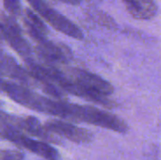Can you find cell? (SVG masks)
Here are the masks:
<instances>
[{"label": "cell", "mask_w": 161, "mask_h": 160, "mask_svg": "<svg viewBox=\"0 0 161 160\" xmlns=\"http://www.w3.org/2000/svg\"><path fill=\"white\" fill-rule=\"evenodd\" d=\"M15 121H16V116L15 115H10L8 112H6L2 108V105L0 103V124L14 126Z\"/></svg>", "instance_id": "obj_14"}, {"label": "cell", "mask_w": 161, "mask_h": 160, "mask_svg": "<svg viewBox=\"0 0 161 160\" xmlns=\"http://www.w3.org/2000/svg\"><path fill=\"white\" fill-rule=\"evenodd\" d=\"M44 125L55 135L65 138L75 143H89L93 139V135L91 131L79 127L70 122H64L62 120H49Z\"/></svg>", "instance_id": "obj_7"}, {"label": "cell", "mask_w": 161, "mask_h": 160, "mask_svg": "<svg viewBox=\"0 0 161 160\" xmlns=\"http://www.w3.org/2000/svg\"><path fill=\"white\" fill-rule=\"evenodd\" d=\"M5 36H4V31H3V28L0 25V46H2L5 42Z\"/></svg>", "instance_id": "obj_15"}, {"label": "cell", "mask_w": 161, "mask_h": 160, "mask_svg": "<svg viewBox=\"0 0 161 160\" xmlns=\"http://www.w3.org/2000/svg\"><path fill=\"white\" fill-rule=\"evenodd\" d=\"M0 25L4 31L5 41L9 46L25 60L33 58L31 45L25 39L22 28L14 18L5 13H0Z\"/></svg>", "instance_id": "obj_4"}, {"label": "cell", "mask_w": 161, "mask_h": 160, "mask_svg": "<svg viewBox=\"0 0 161 160\" xmlns=\"http://www.w3.org/2000/svg\"><path fill=\"white\" fill-rule=\"evenodd\" d=\"M4 76L9 77L14 82L29 89L31 87L37 88V83L28 71L20 66L11 56L0 49V77Z\"/></svg>", "instance_id": "obj_8"}, {"label": "cell", "mask_w": 161, "mask_h": 160, "mask_svg": "<svg viewBox=\"0 0 161 160\" xmlns=\"http://www.w3.org/2000/svg\"><path fill=\"white\" fill-rule=\"evenodd\" d=\"M15 128L26 133L33 137H37L40 141H45L50 144H59L62 143L58 136L50 132L45 125L42 124L41 122L34 116H17L15 122Z\"/></svg>", "instance_id": "obj_9"}, {"label": "cell", "mask_w": 161, "mask_h": 160, "mask_svg": "<svg viewBox=\"0 0 161 160\" xmlns=\"http://www.w3.org/2000/svg\"><path fill=\"white\" fill-rule=\"evenodd\" d=\"M5 9L13 16H17L21 14L22 7L20 0H3Z\"/></svg>", "instance_id": "obj_12"}, {"label": "cell", "mask_w": 161, "mask_h": 160, "mask_svg": "<svg viewBox=\"0 0 161 160\" xmlns=\"http://www.w3.org/2000/svg\"><path fill=\"white\" fill-rule=\"evenodd\" d=\"M0 160H25V155L18 150H0Z\"/></svg>", "instance_id": "obj_13"}, {"label": "cell", "mask_w": 161, "mask_h": 160, "mask_svg": "<svg viewBox=\"0 0 161 160\" xmlns=\"http://www.w3.org/2000/svg\"><path fill=\"white\" fill-rule=\"evenodd\" d=\"M36 51L40 58L48 64H66L73 58L70 47L62 42H55L42 38L36 41Z\"/></svg>", "instance_id": "obj_6"}, {"label": "cell", "mask_w": 161, "mask_h": 160, "mask_svg": "<svg viewBox=\"0 0 161 160\" xmlns=\"http://www.w3.org/2000/svg\"><path fill=\"white\" fill-rule=\"evenodd\" d=\"M65 74L79 86L108 97L112 94L113 86L101 76L78 68H69L63 71Z\"/></svg>", "instance_id": "obj_5"}, {"label": "cell", "mask_w": 161, "mask_h": 160, "mask_svg": "<svg viewBox=\"0 0 161 160\" xmlns=\"http://www.w3.org/2000/svg\"><path fill=\"white\" fill-rule=\"evenodd\" d=\"M128 12L136 19L148 20L153 18L158 11L153 0H124Z\"/></svg>", "instance_id": "obj_10"}, {"label": "cell", "mask_w": 161, "mask_h": 160, "mask_svg": "<svg viewBox=\"0 0 161 160\" xmlns=\"http://www.w3.org/2000/svg\"><path fill=\"white\" fill-rule=\"evenodd\" d=\"M24 23L25 27H29L45 37L48 34V28L46 27L44 23L39 18V16L35 12L28 8H25Z\"/></svg>", "instance_id": "obj_11"}, {"label": "cell", "mask_w": 161, "mask_h": 160, "mask_svg": "<svg viewBox=\"0 0 161 160\" xmlns=\"http://www.w3.org/2000/svg\"><path fill=\"white\" fill-rule=\"evenodd\" d=\"M32 8L56 30L75 40H83L84 35L80 28L70 19L58 10L49 7L44 0H26Z\"/></svg>", "instance_id": "obj_3"}, {"label": "cell", "mask_w": 161, "mask_h": 160, "mask_svg": "<svg viewBox=\"0 0 161 160\" xmlns=\"http://www.w3.org/2000/svg\"><path fill=\"white\" fill-rule=\"evenodd\" d=\"M59 119L75 123H86L118 133L127 131V124L119 117L91 106L73 104L65 100L60 101Z\"/></svg>", "instance_id": "obj_1"}, {"label": "cell", "mask_w": 161, "mask_h": 160, "mask_svg": "<svg viewBox=\"0 0 161 160\" xmlns=\"http://www.w3.org/2000/svg\"><path fill=\"white\" fill-rule=\"evenodd\" d=\"M0 93L25 108L52 115L55 100L42 96L24 85L0 77Z\"/></svg>", "instance_id": "obj_2"}, {"label": "cell", "mask_w": 161, "mask_h": 160, "mask_svg": "<svg viewBox=\"0 0 161 160\" xmlns=\"http://www.w3.org/2000/svg\"><path fill=\"white\" fill-rule=\"evenodd\" d=\"M43 160H45V159H43Z\"/></svg>", "instance_id": "obj_16"}]
</instances>
